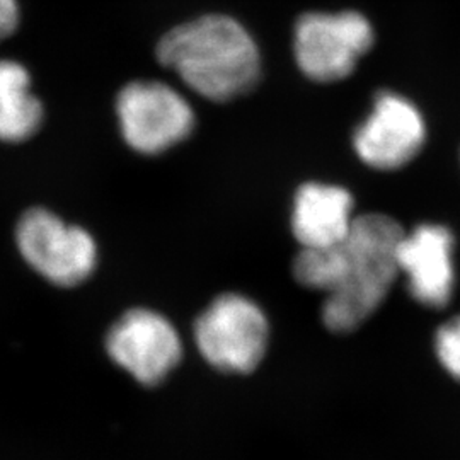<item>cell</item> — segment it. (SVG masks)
Here are the masks:
<instances>
[{
	"mask_svg": "<svg viewBox=\"0 0 460 460\" xmlns=\"http://www.w3.org/2000/svg\"><path fill=\"white\" fill-rule=\"evenodd\" d=\"M41 119L43 108L31 91L26 66L0 60V140H28L38 132Z\"/></svg>",
	"mask_w": 460,
	"mask_h": 460,
	"instance_id": "cell-11",
	"label": "cell"
},
{
	"mask_svg": "<svg viewBox=\"0 0 460 460\" xmlns=\"http://www.w3.org/2000/svg\"><path fill=\"white\" fill-rule=\"evenodd\" d=\"M454 234L445 226L421 224L404 232L397 246L399 275L410 296L428 309H444L456 288Z\"/></svg>",
	"mask_w": 460,
	"mask_h": 460,
	"instance_id": "cell-9",
	"label": "cell"
},
{
	"mask_svg": "<svg viewBox=\"0 0 460 460\" xmlns=\"http://www.w3.org/2000/svg\"><path fill=\"white\" fill-rule=\"evenodd\" d=\"M270 324L251 298L226 294L198 315L195 343L203 358L229 374L252 372L263 360Z\"/></svg>",
	"mask_w": 460,
	"mask_h": 460,
	"instance_id": "cell-3",
	"label": "cell"
},
{
	"mask_svg": "<svg viewBox=\"0 0 460 460\" xmlns=\"http://www.w3.org/2000/svg\"><path fill=\"white\" fill-rule=\"evenodd\" d=\"M157 57L182 83L210 101H230L254 87L261 62L246 28L229 16H203L165 34Z\"/></svg>",
	"mask_w": 460,
	"mask_h": 460,
	"instance_id": "cell-1",
	"label": "cell"
},
{
	"mask_svg": "<svg viewBox=\"0 0 460 460\" xmlns=\"http://www.w3.org/2000/svg\"><path fill=\"white\" fill-rule=\"evenodd\" d=\"M353 197L326 182H305L298 188L292 210V232L302 249L340 244L353 227Z\"/></svg>",
	"mask_w": 460,
	"mask_h": 460,
	"instance_id": "cell-10",
	"label": "cell"
},
{
	"mask_svg": "<svg viewBox=\"0 0 460 460\" xmlns=\"http://www.w3.org/2000/svg\"><path fill=\"white\" fill-rule=\"evenodd\" d=\"M16 241L26 263L60 287L83 283L98 261V247L89 232L41 208L22 215Z\"/></svg>",
	"mask_w": 460,
	"mask_h": 460,
	"instance_id": "cell-5",
	"label": "cell"
},
{
	"mask_svg": "<svg viewBox=\"0 0 460 460\" xmlns=\"http://www.w3.org/2000/svg\"><path fill=\"white\" fill-rule=\"evenodd\" d=\"M402 234V227L387 215L355 218L343 241V279L323 305V323L329 331L351 332L382 305L399 277L397 246Z\"/></svg>",
	"mask_w": 460,
	"mask_h": 460,
	"instance_id": "cell-2",
	"label": "cell"
},
{
	"mask_svg": "<svg viewBox=\"0 0 460 460\" xmlns=\"http://www.w3.org/2000/svg\"><path fill=\"white\" fill-rule=\"evenodd\" d=\"M19 9L16 0H0V41L16 31Z\"/></svg>",
	"mask_w": 460,
	"mask_h": 460,
	"instance_id": "cell-13",
	"label": "cell"
},
{
	"mask_svg": "<svg viewBox=\"0 0 460 460\" xmlns=\"http://www.w3.org/2000/svg\"><path fill=\"white\" fill-rule=\"evenodd\" d=\"M374 40L362 13H307L296 24V64L315 83H336L355 70Z\"/></svg>",
	"mask_w": 460,
	"mask_h": 460,
	"instance_id": "cell-4",
	"label": "cell"
},
{
	"mask_svg": "<svg viewBox=\"0 0 460 460\" xmlns=\"http://www.w3.org/2000/svg\"><path fill=\"white\" fill-rule=\"evenodd\" d=\"M427 140V125L411 101L391 91L378 93L370 115L353 135L355 152L378 171L410 164Z\"/></svg>",
	"mask_w": 460,
	"mask_h": 460,
	"instance_id": "cell-8",
	"label": "cell"
},
{
	"mask_svg": "<svg viewBox=\"0 0 460 460\" xmlns=\"http://www.w3.org/2000/svg\"><path fill=\"white\" fill-rule=\"evenodd\" d=\"M111 360L144 385L163 382L181 360L182 343L163 314L133 309L123 314L106 336Z\"/></svg>",
	"mask_w": 460,
	"mask_h": 460,
	"instance_id": "cell-7",
	"label": "cell"
},
{
	"mask_svg": "<svg viewBox=\"0 0 460 460\" xmlns=\"http://www.w3.org/2000/svg\"><path fill=\"white\" fill-rule=\"evenodd\" d=\"M437 358L460 382V315L447 321L435 334Z\"/></svg>",
	"mask_w": 460,
	"mask_h": 460,
	"instance_id": "cell-12",
	"label": "cell"
},
{
	"mask_svg": "<svg viewBox=\"0 0 460 460\" xmlns=\"http://www.w3.org/2000/svg\"><path fill=\"white\" fill-rule=\"evenodd\" d=\"M116 111L127 144L142 154H161L182 142L195 127L190 102L167 84H128Z\"/></svg>",
	"mask_w": 460,
	"mask_h": 460,
	"instance_id": "cell-6",
	"label": "cell"
}]
</instances>
